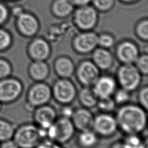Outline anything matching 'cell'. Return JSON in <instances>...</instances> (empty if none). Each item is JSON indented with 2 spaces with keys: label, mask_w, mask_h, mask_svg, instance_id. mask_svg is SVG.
<instances>
[{
  "label": "cell",
  "mask_w": 148,
  "mask_h": 148,
  "mask_svg": "<svg viewBox=\"0 0 148 148\" xmlns=\"http://www.w3.org/2000/svg\"><path fill=\"white\" fill-rule=\"evenodd\" d=\"M121 2L126 3H133L135 2H136L138 0H120Z\"/></svg>",
  "instance_id": "cell-43"
},
{
  "label": "cell",
  "mask_w": 148,
  "mask_h": 148,
  "mask_svg": "<svg viewBox=\"0 0 148 148\" xmlns=\"http://www.w3.org/2000/svg\"><path fill=\"white\" fill-rule=\"evenodd\" d=\"M143 138L140 134H130L125 135L123 141L128 148H147V140Z\"/></svg>",
  "instance_id": "cell-25"
},
{
  "label": "cell",
  "mask_w": 148,
  "mask_h": 148,
  "mask_svg": "<svg viewBox=\"0 0 148 148\" xmlns=\"http://www.w3.org/2000/svg\"><path fill=\"white\" fill-rule=\"evenodd\" d=\"M27 53L32 61H46L50 57L51 49L46 40L36 38L28 45Z\"/></svg>",
  "instance_id": "cell-14"
},
{
  "label": "cell",
  "mask_w": 148,
  "mask_h": 148,
  "mask_svg": "<svg viewBox=\"0 0 148 148\" xmlns=\"http://www.w3.org/2000/svg\"><path fill=\"white\" fill-rule=\"evenodd\" d=\"M47 139L46 129L35 123H25L16 128L12 139L19 148H36Z\"/></svg>",
  "instance_id": "cell-2"
},
{
  "label": "cell",
  "mask_w": 148,
  "mask_h": 148,
  "mask_svg": "<svg viewBox=\"0 0 148 148\" xmlns=\"http://www.w3.org/2000/svg\"><path fill=\"white\" fill-rule=\"evenodd\" d=\"M136 34L138 38L142 40L148 39V20L147 18L140 21L136 27Z\"/></svg>",
  "instance_id": "cell-30"
},
{
  "label": "cell",
  "mask_w": 148,
  "mask_h": 148,
  "mask_svg": "<svg viewBox=\"0 0 148 148\" xmlns=\"http://www.w3.org/2000/svg\"><path fill=\"white\" fill-rule=\"evenodd\" d=\"M0 148H19L14 141L11 139L4 142L0 144Z\"/></svg>",
  "instance_id": "cell-38"
},
{
  "label": "cell",
  "mask_w": 148,
  "mask_h": 148,
  "mask_svg": "<svg viewBox=\"0 0 148 148\" xmlns=\"http://www.w3.org/2000/svg\"><path fill=\"white\" fill-rule=\"evenodd\" d=\"M24 90L23 83L17 78L10 76L0 80V102L10 103L17 101Z\"/></svg>",
  "instance_id": "cell-8"
},
{
  "label": "cell",
  "mask_w": 148,
  "mask_h": 148,
  "mask_svg": "<svg viewBox=\"0 0 148 148\" xmlns=\"http://www.w3.org/2000/svg\"><path fill=\"white\" fill-rule=\"evenodd\" d=\"M91 54V61L100 71H106L112 68L114 57L109 49L97 47Z\"/></svg>",
  "instance_id": "cell-18"
},
{
  "label": "cell",
  "mask_w": 148,
  "mask_h": 148,
  "mask_svg": "<svg viewBox=\"0 0 148 148\" xmlns=\"http://www.w3.org/2000/svg\"><path fill=\"white\" fill-rule=\"evenodd\" d=\"M99 137L92 130L79 131L77 143L80 148H94L99 142Z\"/></svg>",
  "instance_id": "cell-22"
},
{
  "label": "cell",
  "mask_w": 148,
  "mask_h": 148,
  "mask_svg": "<svg viewBox=\"0 0 148 148\" xmlns=\"http://www.w3.org/2000/svg\"><path fill=\"white\" fill-rule=\"evenodd\" d=\"M131 92L130 91L123 88H117L112 96V98L117 106H121L129 103L131 98Z\"/></svg>",
  "instance_id": "cell-26"
},
{
  "label": "cell",
  "mask_w": 148,
  "mask_h": 148,
  "mask_svg": "<svg viewBox=\"0 0 148 148\" xmlns=\"http://www.w3.org/2000/svg\"><path fill=\"white\" fill-rule=\"evenodd\" d=\"M51 88L52 98L61 105H71L77 97V88L71 79L58 77Z\"/></svg>",
  "instance_id": "cell-4"
},
{
  "label": "cell",
  "mask_w": 148,
  "mask_h": 148,
  "mask_svg": "<svg viewBox=\"0 0 148 148\" xmlns=\"http://www.w3.org/2000/svg\"><path fill=\"white\" fill-rule=\"evenodd\" d=\"M116 79L109 75H100L94 84L91 87L98 99L112 97L117 89Z\"/></svg>",
  "instance_id": "cell-16"
},
{
  "label": "cell",
  "mask_w": 148,
  "mask_h": 148,
  "mask_svg": "<svg viewBox=\"0 0 148 148\" xmlns=\"http://www.w3.org/2000/svg\"><path fill=\"white\" fill-rule=\"evenodd\" d=\"M7 1H17V0H7Z\"/></svg>",
  "instance_id": "cell-45"
},
{
  "label": "cell",
  "mask_w": 148,
  "mask_h": 148,
  "mask_svg": "<svg viewBox=\"0 0 148 148\" xmlns=\"http://www.w3.org/2000/svg\"><path fill=\"white\" fill-rule=\"evenodd\" d=\"M51 11L57 17H66L74 11V5L70 0H54L51 5Z\"/></svg>",
  "instance_id": "cell-23"
},
{
  "label": "cell",
  "mask_w": 148,
  "mask_h": 148,
  "mask_svg": "<svg viewBox=\"0 0 148 148\" xmlns=\"http://www.w3.org/2000/svg\"><path fill=\"white\" fill-rule=\"evenodd\" d=\"M24 109L28 112L32 113L34 112V110H35V108L34 106H33L31 103H29V102L26 101L24 104Z\"/></svg>",
  "instance_id": "cell-42"
},
{
  "label": "cell",
  "mask_w": 148,
  "mask_h": 148,
  "mask_svg": "<svg viewBox=\"0 0 148 148\" xmlns=\"http://www.w3.org/2000/svg\"><path fill=\"white\" fill-rule=\"evenodd\" d=\"M94 117L90 109L82 106L75 109L71 119L76 130L82 131L92 129Z\"/></svg>",
  "instance_id": "cell-17"
},
{
  "label": "cell",
  "mask_w": 148,
  "mask_h": 148,
  "mask_svg": "<svg viewBox=\"0 0 148 148\" xmlns=\"http://www.w3.org/2000/svg\"><path fill=\"white\" fill-rule=\"evenodd\" d=\"M74 6H81L86 5H89L90 3L92 2V0H70Z\"/></svg>",
  "instance_id": "cell-40"
},
{
  "label": "cell",
  "mask_w": 148,
  "mask_h": 148,
  "mask_svg": "<svg viewBox=\"0 0 148 148\" xmlns=\"http://www.w3.org/2000/svg\"><path fill=\"white\" fill-rule=\"evenodd\" d=\"M10 14H12L15 18L18 16L19 14H20L23 12H24V10L22 7L20 6H16L13 7L11 10H10Z\"/></svg>",
  "instance_id": "cell-39"
},
{
  "label": "cell",
  "mask_w": 148,
  "mask_h": 148,
  "mask_svg": "<svg viewBox=\"0 0 148 148\" xmlns=\"http://www.w3.org/2000/svg\"><path fill=\"white\" fill-rule=\"evenodd\" d=\"M77 97L82 107L91 109L97 106L98 98L91 87H83L77 91Z\"/></svg>",
  "instance_id": "cell-21"
},
{
  "label": "cell",
  "mask_w": 148,
  "mask_h": 148,
  "mask_svg": "<svg viewBox=\"0 0 148 148\" xmlns=\"http://www.w3.org/2000/svg\"><path fill=\"white\" fill-rule=\"evenodd\" d=\"M15 18L16 28L22 36L30 38L35 36L38 32L39 23L32 13L24 11Z\"/></svg>",
  "instance_id": "cell-12"
},
{
  "label": "cell",
  "mask_w": 148,
  "mask_h": 148,
  "mask_svg": "<svg viewBox=\"0 0 148 148\" xmlns=\"http://www.w3.org/2000/svg\"><path fill=\"white\" fill-rule=\"evenodd\" d=\"M51 98V86L45 82H35L28 88L26 95V101L35 108L49 103Z\"/></svg>",
  "instance_id": "cell-10"
},
{
  "label": "cell",
  "mask_w": 148,
  "mask_h": 148,
  "mask_svg": "<svg viewBox=\"0 0 148 148\" xmlns=\"http://www.w3.org/2000/svg\"><path fill=\"white\" fill-rule=\"evenodd\" d=\"M93 6L101 12H107L110 10L114 3V0H92Z\"/></svg>",
  "instance_id": "cell-34"
},
{
  "label": "cell",
  "mask_w": 148,
  "mask_h": 148,
  "mask_svg": "<svg viewBox=\"0 0 148 148\" xmlns=\"http://www.w3.org/2000/svg\"><path fill=\"white\" fill-rule=\"evenodd\" d=\"M75 131L71 119L60 116L46 129L47 139L64 145L73 138Z\"/></svg>",
  "instance_id": "cell-3"
},
{
  "label": "cell",
  "mask_w": 148,
  "mask_h": 148,
  "mask_svg": "<svg viewBox=\"0 0 148 148\" xmlns=\"http://www.w3.org/2000/svg\"><path fill=\"white\" fill-rule=\"evenodd\" d=\"M142 76L134 64H121L116 71L115 79L120 87L132 92L140 87Z\"/></svg>",
  "instance_id": "cell-5"
},
{
  "label": "cell",
  "mask_w": 148,
  "mask_h": 148,
  "mask_svg": "<svg viewBox=\"0 0 148 148\" xmlns=\"http://www.w3.org/2000/svg\"><path fill=\"white\" fill-rule=\"evenodd\" d=\"M16 128L10 121L0 119V142L12 139Z\"/></svg>",
  "instance_id": "cell-24"
},
{
  "label": "cell",
  "mask_w": 148,
  "mask_h": 148,
  "mask_svg": "<svg viewBox=\"0 0 148 148\" xmlns=\"http://www.w3.org/2000/svg\"><path fill=\"white\" fill-rule=\"evenodd\" d=\"M139 54L137 45L128 40L119 43L115 50L116 58L121 64H134Z\"/></svg>",
  "instance_id": "cell-13"
},
{
  "label": "cell",
  "mask_w": 148,
  "mask_h": 148,
  "mask_svg": "<svg viewBox=\"0 0 148 148\" xmlns=\"http://www.w3.org/2000/svg\"><path fill=\"white\" fill-rule=\"evenodd\" d=\"M110 148H128L125 143L123 140L122 141H116L112 143Z\"/></svg>",
  "instance_id": "cell-41"
},
{
  "label": "cell",
  "mask_w": 148,
  "mask_h": 148,
  "mask_svg": "<svg viewBox=\"0 0 148 148\" xmlns=\"http://www.w3.org/2000/svg\"><path fill=\"white\" fill-rule=\"evenodd\" d=\"M116 106L113 98L109 97L98 99L96 106L101 112L110 113L116 109Z\"/></svg>",
  "instance_id": "cell-28"
},
{
  "label": "cell",
  "mask_w": 148,
  "mask_h": 148,
  "mask_svg": "<svg viewBox=\"0 0 148 148\" xmlns=\"http://www.w3.org/2000/svg\"><path fill=\"white\" fill-rule=\"evenodd\" d=\"M13 43L11 33L5 28L0 27V52L8 50Z\"/></svg>",
  "instance_id": "cell-27"
},
{
  "label": "cell",
  "mask_w": 148,
  "mask_h": 148,
  "mask_svg": "<svg viewBox=\"0 0 148 148\" xmlns=\"http://www.w3.org/2000/svg\"><path fill=\"white\" fill-rule=\"evenodd\" d=\"M12 72L10 62L5 58H0V80L10 76Z\"/></svg>",
  "instance_id": "cell-33"
},
{
  "label": "cell",
  "mask_w": 148,
  "mask_h": 148,
  "mask_svg": "<svg viewBox=\"0 0 148 148\" xmlns=\"http://www.w3.org/2000/svg\"><path fill=\"white\" fill-rule=\"evenodd\" d=\"M10 15V9L4 2L0 1V27L7 23Z\"/></svg>",
  "instance_id": "cell-35"
},
{
  "label": "cell",
  "mask_w": 148,
  "mask_h": 148,
  "mask_svg": "<svg viewBox=\"0 0 148 148\" xmlns=\"http://www.w3.org/2000/svg\"><path fill=\"white\" fill-rule=\"evenodd\" d=\"M32 113L34 123L45 129L49 128L57 118V110L49 103L36 107Z\"/></svg>",
  "instance_id": "cell-15"
},
{
  "label": "cell",
  "mask_w": 148,
  "mask_h": 148,
  "mask_svg": "<svg viewBox=\"0 0 148 148\" xmlns=\"http://www.w3.org/2000/svg\"><path fill=\"white\" fill-rule=\"evenodd\" d=\"M72 46L80 54H87L98 47V35L91 31H84L75 36Z\"/></svg>",
  "instance_id": "cell-11"
},
{
  "label": "cell",
  "mask_w": 148,
  "mask_h": 148,
  "mask_svg": "<svg viewBox=\"0 0 148 148\" xmlns=\"http://www.w3.org/2000/svg\"><path fill=\"white\" fill-rule=\"evenodd\" d=\"M92 130L99 138L112 137L119 130L115 116L110 113L102 112L94 116Z\"/></svg>",
  "instance_id": "cell-6"
},
{
  "label": "cell",
  "mask_w": 148,
  "mask_h": 148,
  "mask_svg": "<svg viewBox=\"0 0 148 148\" xmlns=\"http://www.w3.org/2000/svg\"><path fill=\"white\" fill-rule=\"evenodd\" d=\"M36 148H64L62 145L48 139L42 140Z\"/></svg>",
  "instance_id": "cell-37"
},
{
  "label": "cell",
  "mask_w": 148,
  "mask_h": 148,
  "mask_svg": "<svg viewBox=\"0 0 148 148\" xmlns=\"http://www.w3.org/2000/svg\"><path fill=\"white\" fill-rule=\"evenodd\" d=\"M1 107H2V103L0 102V110L1 109Z\"/></svg>",
  "instance_id": "cell-44"
},
{
  "label": "cell",
  "mask_w": 148,
  "mask_h": 148,
  "mask_svg": "<svg viewBox=\"0 0 148 148\" xmlns=\"http://www.w3.org/2000/svg\"><path fill=\"white\" fill-rule=\"evenodd\" d=\"M28 73L35 82H45L50 75V68L46 61H32L28 66Z\"/></svg>",
  "instance_id": "cell-20"
},
{
  "label": "cell",
  "mask_w": 148,
  "mask_h": 148,
  "mask_svg": "<svg viewBox=\"0 0 148 148\" xmlns=\"http://www.w3.org/2000/svg\"><path fill=\"white\" fill-rule=\"evenodd\" d=\"M114 43V39L113 36L109 34H102L98 35V46L109 49Z\"/></svg>",
  "instance_id": "cell-32"
},
{
  "label": "cell",
  "mask_w": 148,
  "mask_h": 148,
  "mask_svg": "<svg viewBox=\"0 0 148 148\" xmlns=\"http://www.w3.org/2000/svg\"><path fill=\"white\" fill-rule=\"evenodd\" d=\"M146 111L135 103H128L120 106L114 116L119 129L125 135L143 132L147 125Z\"/></svg>",
  "instance_id": "cell-1"
},
{
  "label": "cell",
  "mask_w": 148,
  "mask_h": 148,
  "mask_svg": "<svg viewBox=\"0 0 148 148\" xmlns=\"http://www.w3.org/2000/svg\"><path fill=\"white\" fill-rule=\"evenodd\" d=\"M138 104L146 110L148 109V87L144 86L139 88L137 94Z\"/></svg>",
  "instance_id": "cell-31"
},
{
  "label": "cell",
  "mask_w": 148,
  "mask_h": 148,
  "mask_svg": "<svg viewBox=\"0 0 148 148\" xmlns=\"http://www.w3.org/2000/svg\"><path fill=\"white\" fill-rule=\"evenodd\" d=\"M76 66L73 60L65 56L58 57L53 62V69L60 78L71 79L75 73Z\"/></svg>",
  "instance_id": "cell-19"
},
{
  "label": "cell",
  "mask_w": 148,
  "mask_h": 148,
  "mask_svg": "<svg viewBox=\"0 0 148 148\" xmlns=\"http://www.w3.org/2000/svg\"><path fill=\"white\" fill-rule=\"evenodd\" d=\"M100 71L91 60H83L76 66L74 75L83 87H91L100 76Z\"/></svg>",
  "instance_id": "cell-9"
},
{
  "label": "cell",
  "mask_w": 148,
  "mask_h": 148,
  "mask_svg": "<svg viewBox=\"0 0 148 148\" xmlns=\"http://www.w3.org/2000/svg\"><path fill=\"white\" fill-rule=\"evenodd\" d=\"M75 109L71 106V105H61L60 109V116L65 118L71 119Z\"/></svg>",
  "instance_id": "cell-36"
},
{
  "label": "cell",
  "mask_w": 148,
  "mask_h": 148,
  "mask_svg": "<svg viewBox=\"0 0 148 148\" xmlns=\"http://www.w3.org/2000/svg\"><path fill=\"white\" fill-rule=\"evenodd\" d=\"M134 65L142 75L147 76L148 74V56L147 54H139L134 62Z\"/></svg>",
  "instance_id": "cell-29"
},
{
  "label": "cell",
  "mask_w": 148,
  "mask_h": 148,
  "mask_svg": "<svg viewBox=\"0 0 148 148\" xmlns=\"http://www.w3.org/2000/svg\"><path fill=\"white\" fill-rule=\"evenodd\" d=\"M73 12V21L80 30L91 31L97 25L98 14L93 6L86 5L78 6Z\"/></svg>",
  "instance_id": "cell-7"
}]
</instances>
